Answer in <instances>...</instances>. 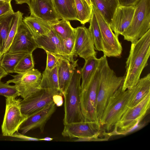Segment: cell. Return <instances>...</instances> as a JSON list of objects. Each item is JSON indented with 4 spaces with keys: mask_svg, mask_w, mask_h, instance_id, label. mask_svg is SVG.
Wrapping results in <instances>:
<instances>
[{
    "mask_svg": "<svg viewBox=\"0 0 150 150\" xmlns=\"http://www.w3.org/2000/svg\"><path fill=\"white\" fill-rule=\"evenodd\" d=\"M135 8V6H125L120 4L117 8L109 25L117 37L122 35L130 25Z\"/></svg>",
    "mask_w": 150,
    "mask_h": 150,
    "instance_id": "17",
    "label": "cell"
},
{
    "mask_svg": "<svg viewBox=\"0 0 150 150\" xmlns=\"http://www.w3.org/2000/svg\"><path fill=\"white\" fill-rule=\"evenodd\" d=\"M38 48L64 57L72 63L67 54L62 40L52 29L47 34L35 39Z\"/></svg>",
    "mask_w": 150,
    "mask_h": 150,
    "instance_id": "18",
    "label": "cell"
},
{
    "mask_svg": "<svg viewBox=\"0 0 150 150\" xmlns=\"http://www.w3.org/2000/svg\"><path fill=\"white\" fill-rule=\"evenodd\" d=\"M90 6H92L90 0H85Z\"/></svg>",
    "mask_w": 150,
    "mask_h": 150,
    "instance_id": "44",
    "label": "cell"
},
{
    "mask_svg": "<svg viewBox=\"0 0 150 150\" xmlns=\"http://www.w3.org/2000/svg\"><path fill=\"white\" fill-rule=\"evenodd\" d=\"M75 33L66 39L62 40L66 53L69 57L72 63L74 61L73 59L74 56V49L75 42Z\"/></svg>",
    "mask_w": 150,
    "mask_h": 150,
    "instance_id": "34",
    "label": "cell"
},
{
    "mask_svg": "<svg viewBox=\"0 0 150 150\" xmlns=\"http://www.w3.org/2000/svg\"><path fill=\"white\" fill-rule=\"evenodd\" d=\"M13 11L11 2H4L0 6V16L10 11Z\"/></svg>",
    "mask_w": 150,
    "mask_h": 150,
    "instance_id": "37",
    "label": "cell"
},
{
    "mask_svg": "<svg viewBox=\"0 0 150 150\" xmlns=\"http://www.w3.org/2000/svg\"><path fill=\"white\" fill-rule=\"evenodd\" d=\"M56 107L52 101L41 109L28 116L19 130L23 134L36 128H39L41 132H43L46 124L55 112Z\"/></svg>",
    "mask_w": 150,
    "mask_h": 150,
    "instance_id": "14",
    "label": "cell"
},
{
    "mask_svg": "<svg viewBox=\"0 0 150 150\" xmlns=\"http://www.w3.org/2000/svg\"><path fill=\"white\" fill-rule=\"evenodd\" d=\"M55 9L61 19L78 20L75 0H52Z\"/></svg>",
    "mask_w": 150,
    "mask_h": 150,
    "instance_id": "21",
    "label": "cell"
},
{
    "mask_svg": "<svg viewBox=\"0 0 150 150\" xmlns=\"http://www.w3.org/2000/svg\"><path fill=\"white\" fill-rule=\"evenodd\" d=\"M0 95L5 96L14 97L19 96L18 90L16 86L10 85L6 83H4L0 81Z\"/></svg>",
    "mask_w": 150,
    "mask_h": 150,
    "instance_id": "33",
    "label": "cell"
},
{
    "mask_svg": "<svg viewBox=\"0 0 150 150\" xmlns=\"http://www.w3.org/2000/svg\"><path fill=\"white\" fill-rule=\"evenodd\" d=\"M38 48L35 39L21 21L8 52L32 53Z\"/></svg>",
    "mask_w": 150,
    "mask_h": 150,
    "instance_id": "15",
    "label": "cell"
},
{
    "mask_svg": "<svg viewBox=\"0 0 150 150\" xmlns=\"http://www.w3.org/2000/svg\"><path fill=\"white\" fill-rule=\"evenodd\" d=\"M10 137H15L25 141H40V138L28 136L19 133L17 131L11 135Z\"/></svg>",
    "mask_w": 150,
    "mask_h": 150,
    "instance_id": "36",
    "label": "cell"
},
{
    "mask_svg": "<svg viewBox=\"0 0 150 150\" xmlns=\"http://www.w3.org/2000/svg\"><path fill=\"white\" fill-rule=\"evenodd\" d=\"M47 54V63L45 69L51 70L58 64L61 56L45 51Z\"/></svg>",
    "mask_w": 150,
    "mask_h": 150,
    "instance_id": "35",
    "label": "cell"
},
{
    "mask_svg": "<svg viewBox=\"0 0 150 150\" xmlns=\"http://www.w3.org/2000/svg\"><path fill=\"white\" fill-rule=\"evenodd\" d=\"M3 55H1L0 54V62L1 61V60L2 58V56Z\"/></svg>",
    "mask_w": 150,
    "mask_h": 150,
    "instance_id": "45",
    "label": "cell"
},
{
    "mask_svg": "<svg viewBox=\"0 0 150 150\" xmlns=\"http://www.w3.org/2000/svg\"><path fill=\"white\" fill-rule=\"evenodd\" d=\"M150 29V0H139L135 5L131 23L122 35L124 39L133 43Z\"/></svg>",
    "mask_w": 150,
    "mask_h": 150,
    "instance_id": "5",
    "label": "cell"
},
{
    "mask_svg": "<svg viewBox=\"0 0 150 150\" xmlns=\"http://www.w3.org/2000/svg\"><path fill=\"white\" fill-rule=\"evenodd\" d=\"M75 33L74 56L79 55L85 60L96 57L97 52L88 28L78 27L75 28Z\"/></svg>",
    "mask_w": 150,
    "mask_h": 150,
    "instance_id": "13",
    "label": "cell"
},
{
    "mask_svg": "<svg viewBox=\"0 0 150 150\" xmlns=\"http://www.w3.org/2000/svg\"><path fill=\"white\" fill-rule=\"evenodd\" d=\"M60 93H61L60 91L56 90L40 88L21 100V112L27 117L47 105L53 101L54 95Z\"/></svg>",
    "mask_w": 150,
    "mask_h": 150,
    "instance_id": "11",
    "label": "cell"
},
{
    "mask_svg": "<svg viewBox=\"0 0 150 150\" xmlns=\"http://www.w3.org/2000/svg\"><path fill=\"white\" fill-rule=\"evenodd\" d=\"M28 4L30 16L42 19L51 25L61 19L52 0H31Z\"/></svg>",
    "mask_w": 150,
    "mask_h": 150,
    "instance_id": "16",
    "label": "cell"
},
{
    "mask_svg": "<svg viewBox=\"0 0 150 150\" xmlns=\"http://www.w3.org/2000/svg\"><path fill=\"white\" fill-rule=\"evenodd\" d=\"M133 95L129 102L128 107H132L139 102L150 92V74L140 79L136 85Z\"/></svg>",
    "mask_w": 150,
    "mask_h": 150,
    "instance_id": "24",
    "label": "cell"
},
{
    "mask_svg": "<svg viewBox=\"0 0 150 150\" xmlns=\"http://www.w3.org/2000/svg\"><path fill=\"white\" fill-rule=\"evenodd\" d=\"M34 67L32 53H27L21 59L14 69V73L20 74L32 69Z\"/></svg>",
    "mask_w": 150,
    "mask_h": 150,
    "instance_id": "32",
    "label": "cell"
},
{
    "mask_svg": "<svg viewBox=\"0 0 150 150\" xmlns=\"http://www.w3.org/2000/svg\"><path fill=\"white\" fill-rule=\"evenodd\" d=\"M78 60L72 63L64 57L60 56L57 73L59 88L63 95L68 86L74 68L78 66Z\"/></svg>",
    "mask_w": 150,
    "mask_h": 150,
    "instance_id": "19",
    "label": "cell"
},
{
    "mask_svg": "<svg viewBox=\"0 0 150 150\" xmlns=\"http://www.w3.org/2000/svg\"><path fill=\"white\" fill-rule=\"evenodd\" d=\"M100 71L98 67L91 81L81 90V106L84 121L100 123L97 111V99L100 85Z\"/></svg>",
    "mask_w": 150,
    "mask_h": 150,
    "instance_id": "7",
    "label": "cell"
},
{
    "mask_svg": "<svg viewBox=\"0 0 150 150\" xmlns=\"http://www.w3.org/2000/svg\"><path fill=\"white\" fill-rule=\"evenodd\" d=\"M121 85L110 98L99 121L102 130L109 132L128 108V103L136 89L135 85L123 91Z\"/></svg>",
    "mask_w": 150,
    "mask_h": 150,
    "instance_id": "3",
    "label": "cell"
},
{
    "mask_svg": "<svg viewBox=\"0 0 150 150\" xmlns=\"http://www.w3.org/2000/svg\"><path fill=\"white\" fill-rule=\"evenodd\" d=\"M23 23L35 40L38 37L47 34L52 29L51 25L47 22L34 17H25Z\"/></svg>",
    "mask_w": 150,
    "mask_h": 150,
    "instance_id": "20",
    "label": "cell"
},
{
    "mask_svg": "<svg viewBox=\"0 0 150 150\" xmlns=\"http://www.w3.org/2000/svg\"><path fill=\"white\" fill-rule=\"evenodd\" d=\"M58 64L51 70L45 69L42 74L39 88L53 89L60 91L58 76Z\"/></svg>",
    "mask_w": 150,
    "mask_h": 150,
    "instance_id": "26",
    "label": "cell"
},
{
    "mask_svg": "<svg viewBox=\"0 0 150 150\" xmlns=\"http://www.w3.org/2000/svg\"><path fill=\"white\" fill-rule=\"evenodd\" d=\"M16 4H28L31 0H14Z\"/></svg>",
    "mask_w": 150,
    "mask_h": 150,
    "instance_id": "41",
    "label": "cell"
},
{
    "mask_svg": "<svg viewBox=\"0 0 150 150\" xmlns=\"http://www.w3.org/2000/svg\"><path fill=\"white\" fill-rule=\"evenodd\" d=\"M22 99L14 97H6V109L1 126L2 134L10 136L19 129L27 117L21 111Z\"/></svg>",
    "mask_w": 150,
    "mask_h": 150,
    "instance_id": "8",
    "label": "cell"
},
{
    "mask_svg": "<svg viewBox=\"0 0 150 150\" xmlns=\"http://www.w3.org/2000/svg\"><path fill=\"white\" fill-rule=\"evenodd\" d=\"M62 96L61 93L54 95L53 100L57 106L59 107L62 105L63 103Z\"/></svg>",
    "mask_w": 150,
    "mask_h": 150,
    "instance_id": "38",
    "label": "cell"
},
{
    "mask_svg": "<svg viewBox=\"0 0 150 150\" xmlns=\"http://www.w3.org/2000/svg\"><path fill=\"white\" fill-rule=\"evenodd\" d=\"M99 59L96 57L89 58L85 60L83 67L81 69L82 82L81 87V90L87 86L92 79L98 68Z\"/></svg>",
    "mask_w": 150,
    "mask_h": 150,
    "instance_id": "25",
    "label": "cell"
},
{
    "mask_svg": "<svg viewBox=\"0 0 150 150\" xmlns=\"http://www.w3.org/2000/svg\"><path fill=\"white\" fill-rule=\"evenodd\" d=\"M88 29L93 41L96 50L103 51L101 35L98 23L93 11L89 21Z\"/></svg>",
    "mask_w": 150,
    "mask_h": 150,
    "instance_id": "29",
    "label": "cell"
},
{
    "mask_svg": "<svg viewBox=\"0 0 150 150\" xmlns=\"http://www.w3.org/2000/svg\"><path fill=\"white\" fill-rule=\"evenodd\" d=\"M150 106V92L137 104L127 109L114 126L113 131L109 133L110 136L112 134H125L130 131L145 116Z\"/></svg>",
    "mask_w": 150,
    "mask_h": 150,
    "instance_id": "6",
    "label": "cell"
},
{
    "mask_svg": "<svg viewBox=\"0 0 150 150\" xmlns=\"http://www.w3.org/2000/svg\"><path fill=\"white\" fill-rule=\"evenodd\" d=\"M8 74V73L0 66V81L2 78L6 76Z\"/></svg>",
    "mask_w": 150,
    "mask_h": 150,
    "instance_id": "40",
    "label": "cell"
},
{
    "mask_svg": "<svg viewBox=\"0 0 150 150\" xmlns=\"http://www.w3.org/2000/svg\"><path fill=\"white\" fill-rule=\"evenodd\" d=\"M4 2H2V1H0V6L3 4Z\"/></svg>",
    "mask_w": 150,
    "mask_h": 150,
    "instance_id": "46",
    "label": "cell"
},
{
    "mask_svg": "<svg viewBox=\"0 0 150 150\" xmlns=\"http://www.w3.org/2000/svg\"><path fill=\"white\" fill-rule=\"evenodd\" d=\"M15 12L9 11L0 16V54L3 55L4 45L14 22Z\"/></svg>",
    "mask_w": 150,
    "mask_h": 150,
    "instance_id": "23",
    "label": "cell"
},
{
    "mask_svg": "<svg viewBox=\"0 0 150 150\" xmlns=\"http://www.w3.org/2000/svg\"><path fill=\"white\" fill-rule=\"evenodd\" d=\"M51 26L52 29L62 40L66 39L75 32V28L71 26L69 21L65 19H61Z\"/></svg>",
    "mask_w": 150,
    "mask_h": 150,
    "instance_id": "30",
    "label": "cell"
},
{
    "mask_svg": "<svg viewBox=\"0 0 150 150\" xmlns=\"http://www.w3.org/2000/svg\"><path fill=\"white\" fill-rule=\"evenodd\" d=\"M78 20L85 25L89 22L93 12L92 6H90L85 0H75Z\"/></svg>",
    "mask_w": 150,
    "mask_h": 150,
    "instance_id": "28",
    "label": "cell"
},
{
    "mask_svg": "<svg viewBox=\"0 0 150 150\" xmlns=\"http://www.w3.org/2000/svg\"><path fill=\"white\" fill-rule=\"evenodd\" d=\"M139 0H119L120 4L125 6H135Z\"/></svg>",
    "mask_w": 150,
    "mask_h": 150,
    "instance_id": "39",
    "label": "cell"
},
{
    "mask_svg": "<svg viewBox=\"0 0 150 150\" xmlns=\"http://www.w3.org/2000/svg\"><path fill=\"white\" fill-rule=\"evenodd\" d=\"M12 76L13 78L8 80L6 83H14L18 91L19 96L23 99L28 97L40 89L42 75L37 69L33 68Z\"/></svg>",
    "mask_w": 150,
    "mask_h": 150,
    "instance_id": "10",
    "label": "cell"
},
{
    "mask_svg": "<svg viewBox=\"0 0 150 150\" xmlns=\"http://www.w3.org/2000/svg\"><path fill=\"white\" fill-rule=\"evenodd\" d=\"M92 6L101 31L104 55L108 57L120 58L122 47L118 37L112 30L109 24L98 10Z\"/></svg>",
    "mask_w": 150,
    "mask_h": 150,
    "instance_id": "9",
    "label": "cell"
},
{
    "mask_svg": "<svg viewBox=\"0 0 150 150\" xmlns=\"http://www.w3.org/2000/svg\"><path fill=\"white\" fill-rule=\"evenodd\" d=\"M12 0H0V1H2L4 2H11Z\"/></svg>",
    "mask_w": 150,
    "mask_h": 150,
    "instance_id": "43",
    "label": "cell"
},
{
    "mask_svg": "<svg viewBox=\"0 0 150 150\" xmlns=\"http://www.w3.org/2000/svg\"><path fill=\"white\" fill-rule=\"evenodd\" d=\"M150 54V29L131 45L126 62V72L122 86L125 91L136 84L148 64Z\"/></svg>",
    "mask_w": 150,
    "mask_h": 150,
    "instance_id": "1",
    "label": "cell"
},
{
    "mask_svg": "<svg viewBox=\"0 0 150 150\" xmlns=\"http://www.w3.org/2000/svg\"><path fill=\"white\" fill-rule=\"evenodd\" d=\"M23 13L19 11L15 12L14 21L5 43L3 54L8 51L15 36L19 25L23 20Z\"/></svg>",
    "mask_w": 150,
    "mask_h": 150,
    "instance_id": "31",
    "label": "cell"
},
{
    "mask_svg": "<svg viewBox=\"0 0 150 150\" xmlns=\"http://www.w3.org/2000/svg\"><path fill=\"white\" fill-rule=\"evenodd\" d=\"M53 139V138L50 137H45L43 138H40V141H51Z\"/></svg>",
    "mask_w": 150,
    "mask_h": 150,
    "instance_id": "42",
    "label": "cell"
},
{
    "mask_svg": "<svg viewBox=\"0 0 150 150\" xmlns=\"http://www.w3.org/2000/svg\"><path fill=\"white\" fill-rule=\"evenodd\" d=\"M100 71V85L97 99V111L99 121L110 98L122 85L124 76H117L110 67L107 57L103 55L99 58Z\"/></svg>",
    "mask_w": 150,
    "mask_h": 150,
    "instance_id": "2",
    "label": "cell"
},
{
    "mask_svg": "<svg viewBox=\"0 0 150 150\" xmlns=\"http://www.w3.org/2000/svg\"><path fill=\"white\" fill-rule=\"evenodd\" d=\"M25 52L10 53L7 52L3 54L0 66L8 74L14 73L16 66Z\"/></svg>",
    "mask_w": 150,
    "mask_h": 150,
    "instance_id": "27",
    "label": "cell"
},
{
    "mask_svg": "<svg viewBox=\"0 0 150 150\" xmlns=\"http://www.w3.org/2000/svg\"><path fill=\"white\" fill-rule=\"evenodd\" d=\"M92 6L96 8L109 24L117 8L119 0H90Z\"/></svg>",
    "mask_w": 150,
    "mask_h": 150,
    "instance_id": "22",
    "label": "cell"
},
{
    "mask_svg": "<svg viewBox=\"0 0 150 150\" xmlns=\"http://www.w3.org/2000/svg\"><path fill=\"white\" fill-rule=\"evenodd\" d=\"M62 135L70 138L93 137L98 140L102 131L100 123L91 121H81L64 124Z\"/></svg>",
    "mask_w": 150,
    "mask_h": 150,
    "instance_id": "12",
    "label": "cell"
},
{
    "mask_svg": "<svg viewBox=\"0 0 150 150\" xmlns=\"http://www.w3.org/2000/svg\"><path fill=\"white\" fill-rule=\"evenodd\" d=\"M81 70L76 68L63 96L64 99V124L84 121L81 106Z\"/></svg>",
    "mask_w": 150,
    "mask_h": 150,
    "instance_id": "4",
    "label": "cell"
}]
</instances>
